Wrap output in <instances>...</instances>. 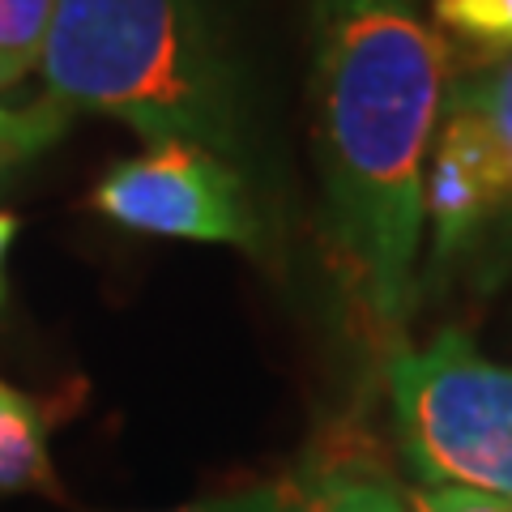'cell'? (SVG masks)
I'll list each match as a JSON object with an SVG mask.
<instances>
[{"mask_svg": "<svg viewBox=\"0 0 512 512\" xmlns=\"http://www.w3.org/2000/svg\"><path fill=\"white\" fill-rule=\"evenodd\" d=\"M312 150L333 265L372 329L397 333L427 235V158L448 43L423 0H308Z\"/></svg>", "mask_w": 512, "mask_h": 512, "instance_id": "cell-1", "label": "cell"}, {"mask_svg": "<svg viewBox=\"0 0 512 512\" xmlns=\"http://www.w3.org/2000/svg\"><path fill=\"white\" fill-rule=\"evenodd\" d=\"M39 69L47 99L146 146L244 154V90L210 0H56Z\"/></svg>", "mask_w": 512, "mask_h": 512, "instance_id": "cell-2", "label": "cell"}, {"mask_svg": "<svg viewBox=\"0 0 512 512\" xmlns=\"http://www.w3.org/2000/svg\"><path fill=\"white\" fill-rule=\"evenodd\" d=\"M393 427L419 487H466L512 500V367L466 333L397 346L384 363Z\"/></svg>", "mask_w": 512, "mask_h": 512, "instance_id": "cell-3", "label": "cell"}, {"mask_svg": "<svg viewBox=\"0 0 512 512\" xmlns=\"http://www.w3.org/2000/svg\"><path fill=\"white\" fill-rule=\"evenodd\" d=\"M431 274L512 244V56L466 64L448 82L427 158Z\"/></svg>", "mask_w": 512, "mask_h": 512, "instance_id": "cell-4", "label": "cell"}, {"mask_svg": "<svg viewBox=\"0 0 512 512\" xmlns=\"http://www.w3.org/2000/svg\"><path fill=\"white\" fill-rule=\"evenodd\" d=\"M90 210L141 235L261 248V214L244 171L201 146H146L124 158L94 184Z\"/></svg>", "mask_w": 512, "mask_h": 512, "instance_id": "cell-5", "label": "cell"}, {"mask_svg": "<svg viewBox=\"0 0 512 512\" xmlns=\"http://www.w3.org/2000/svg\"><path fill=\"white\" fill-rule=\"evenodd\" d=\"M0 491H43L60 500L43 414L26 393L5 380H0Z\"/></svg>", "mask_w": 512, "mask_h": 512, "instance_id": "cell-6", "label": "cell"}, {"mask_svg": "<svg viewBox=\"0 0 512 512\" xmlns=\"http://www.w3.org/2000/svg\"><path fill=\"white\" fill-rule=\"evenodd\" d=\"M423 9L448 52L461 47L470 64L512 56V0H423Z\"/></svg>", "mask_w": 512, "mask_h": 512, "instance_id": "cell-7", "label": "cell"}, {"mask_svg": "<svg viewBox=\"0 0 512 512\" xmlns=\"http://www.w3.org/2000/svg\"><path fill=\"white\" fill-rule=\"evenodd\" d=\"M56 0H0V90L39 69Z\"/></svg>", "mask_w": 512, "mask_h": 512, "instance_id": "cell-8", "label": "cell"}, {"mask_svg": "<svg viewBox=\"0 0 512 512\" xmlns=\"http://www.w3.org/2000/svg\"><path fill=\"white\" fill-rule=\"evenodd\" d=\"M69 107H60L56 99H35L26 107H5L0 103V171L13 163H26L39 150H47L52 141L69 128Z\"/></svg>", "mask_w": 512, "mask_h": 512, "instance_id": "cell-9", "label": "cell"}, {"mask_svg": "<svg viewBox=\"0 0 512 512\" xmlns=\"http://www.w3.org/2000/svg\"><path fill=\"white\" fill-rule=\"evenodd\" d=\"M295 512H410L406 495L376 483V478L342 474V470H312V487Z\"/></svg>", "mask_w": 512, "mask_h": 512, "instance_id": "cell-10", "label": "cell"}, {"mask_svg": "<svg viewBox=\"0 0 512 512\" xmlns=\"http://www.w3.org/2000/svg\"><path fill=\"white\" fill-rule=\"evenodd\" d=\"M312 487V470L291 474V478H274L261 487H244V491H227V495H205V500H188L163 512H295L303 504V495Z\"/></svg>", "mask_w": 512, "mask_h": 512, "instance_id": "cell-11", "label": "cell"}, {"mask_svg": "<svg viewBox=\"0 0 512 512\" xmlns=\"http://www.w3.org/2000/svg\"><path fill=\"white\" fill-rule=\"evenodd\" d=\"M410 512H512V500L466 487H419L406 495Z\"/></svg>", "mask_w": 512, "mask_h": 512, "instance_id": "cell-12", "label": "cell"}, {"mask_svg": "<svg viewBox=\"0 0 512 512\" xmlns=\"http://www.w3.org/2000/svg\"><path fill=\"white\" fill-rule=\"evenodd\" d=\"M13 235H18V218L0 210V303H5V256L13 248Z\"/></svg>", "mask_w": 512, "mask_h": 512, "instance_id": "cell-13", "label": "cell"}]
</instances>
